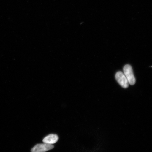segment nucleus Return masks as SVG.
I'll list each match as a JSON object with an SVG mask.
<instances>
[{
    "instance_id": "f257e3e1",
    "label": "nucleus",
    "mask_w": 152,
    "mask_h": 152,
    "mask_svg": "<svg viewBox=\"0 0 152 152\" xmlns=\"http://www.w3.org/2000/svg\"><path fill=\"white\" fill-rule=\"evenodd\" d=\"M124 74L128 79L129 84L131 85H134L136 79L133 73L132 68L130 65L126 64L123 68Z\"/></svg>"
},
{
    "instance_id": "f03ea898",
    "label": "nucleus",
    "mask_w": 152,
    "mask_h": 152,
    "mask_svg": "<svg viewBox=\"0 0 152 152\" xmlns=\"http://www.w3.org/2000/svg\"><path fill=\"white\" fill-rule=\"evenodd\" d=\"M54 148L52 144L44 143L38 144L32 148L31 152H46L50 151Z\"/></svg>"
},
{
    "instance_id": "7ed1b4c3",
    "label": "nucleus",
    "mask_w": 152,
    "mask_h": 152,
    "mask_svg": "<svg viewBox=\"0 0 152 152\" xmlns=\"http://www.w3.org/2000/svg\"><path fill=\"white\" fill-rule=\"evenodd\" d=\"M115 79L121 87L124 88H128L129 83L124 74L122 72H117L115 75Z\"/></svg>"
},
{
    "instance_id": "20e7f679",
    "label": "nucleus",
    "mask_w": 152,
    "mask_h": 152,
    "mask_svg": "<svg viewBox=\"0 0 152 152\" xmlns=\"http://www.w3.org/2000/svg\"><path fill=\"white\" fill-rule=\"evenodd\" d=\"M59 139L58 136L54 134H51L45 137L43 140L44 143L52 144L56 143Z\"/></svg>"
}]
</instances>
